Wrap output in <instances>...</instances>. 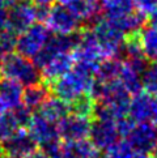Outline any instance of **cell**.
I'll return each mask as SVG.
<instances>
[{"mask_svg":"<svg viewBox=\"0 0 157 158\" xmlns=\"http://www.w3.org/2000/svg\"><path fill=\"white\" fill-rule=\"evenodd\" d=\"M93 82V75L74 67L68 73H66L47 85L50 88V92L54 94V97L70 103L80 95L91 93Z\"/></svg>","mask_w":157,"mask_h":158,"instance_id":"1","label":"cell"},{"mask_svg":"<svg viewBox=\"0 0 157 158\" xmlns=\"http://www.w3.org/2000/svg\"><path fill=\"white\" fill-rule=\"evenodd\" d=\"M0 76L26 86L42 80L41 72L34 61L19 52L9 54L0 61Z\"/></svg>","mask_w":157,"mask_h":158,"instance_id":"2","label":"cell"},{"mask_svg":"<svg viewBox=\"0 0 157 158\" xmlns=\"http://www.w3.org/2000/svg\"><path fill=\"white\" fill-rule=\"evenodd\" d=\"M105 59H121L125 34L108 19H100L92 27Z\"/></svg>","mask_w":157,"mask_h":158,"instance_id":"3","label":"cell"},{"mask_svg":"<svg viewBox=\"0 0 157 158\" xmlns=\"http://www.w3.org/2000/svg\"><path fill=\"white\" fill-rule=\"evenodd\" d=\"M51 34L53 33L45 24L36 22L34 25H32L25 31L19 34L17 41H16V50L20 55L32 59L43 48Z\"/></svg>","mask_w":157,"mask_h":158,"instance_id":"4","label":"cell"},{"mask_svg":"<svg viewBox=\"0 0 157 158\" xmlns=\"http://www.w3.org/2000/svg\"><path fill=\"white\" fill-rule=\"evenodd\" d=\"M43 22L53 34L60 35L75 34L80 29L85 27L80 19H77L74 13L60 4L49 7L47 16Z\"/></svg>","mask_w":157,"mask_h":158,"instance_id":"5","label":"cell"},{"mask_svg":"<svg viewBox=\"0 0 157 158\" xmlns=\"http://www.w3.org/2000/svg\"><path fill=\"white\" fill-rule=\"evenodd\" d=\"M127 143L136 154H149L157 146V126L151 122L138 123L128 133Z\"/></svg>","mask_w":157,"mask_h":158,"instance_id":"6","label":"cell"},{"mask_svg":"<svg viewBox=\"0 0 157 158\" xmlns=\"http://www.w3.org/2000/svg\"><path fill=\"white\" fill-rule=\"evenodd\" d=\"M36 21H38L37 5L30 0H19L9 8V30L16 35L34 25Z\"/></svg>","mask_w":157,"mask_h":158,"instance_id":"7","label":"cell"},{"mask_svg":"<svg viewBox=\"0 0 157 158\" xmlns=\"http://www.w3.org/2000/svg\"><path fill=\"white\" fill-rule=\"evenodd\" d=\"M57 126H58L59 137L63 139L64 141L87 140V137L89 136V132H91L92 119L70 112Z\"/></svg>","mask_w":157,"mask_h":158,"instance_id":"8","label":"cell"},{"mask_svg":"<svg viewBox=\"0 0 157 158\" xmlns=\"http://www.w3.org/2000/svg\"><path fill=\"white\" fill-rule=\"evenodd\" d=\"M58 4L80 19L85 27H92L102 15L101 0H58Z\"/></svg>","mask_w":157,"mask_h":158,"instance_id":"9","label":"cell"},{"mask_svg":"<svg viewBox=\"0 0 157 158\" xmlns=\"http://www.w3.org/2000/svg\"><path fill=\"white\" fill-rule=\"evenodd\" d=\"M92 145L100 150H106L115 143L119 141V132L117 129V124L113 120H100L93 119L89 132Z\"/></svg>","mask_w":157,"mask_h":158,"instance_id":"10","label":"cell"},{"mask_svg":"<svg viewBox=\"0 0 157 158\" xmlns=\"http://www.w3.org/2000/svg\"><path fill=\"white\" fill-rule=\"evenodd\" d=\"M28 132L37 145H41V148L60 140L57 123L47 120L38 112L33 114L29 126H28Z\"/></svg>","mask_w":157,"mask_h":158,"instance_id":"11","label":"cell"},{"mask_svg":"<svg viewBox=\"0 0 157 158\" xmlns=\"http://www.w3.org/2000/svg\"><path fill=\"white\" fill-rule=\"evenodd\" d=\"M36 150V141L25 129H20L3 143V152L8 158H29Z\"/></svg>","mask_w":157,"mask_h":158,"instance_id":"12","label":"cell"},{"mask_svg":"<svg viewBox=\"0 0 157 158\" xmlns=\"http://www.w3.org/2000/svg\"><path fill=\"white\" fill-rule=\"evenodd\" d=\"M74 65H75L74 54L64 52L51 58L39 69V72H41V77L43 78V82L50 84L63 75H66V73H68L74 68Z\"/></svg>","mask_w":157,"mask_h":158,"instance_id":"13","label":"cell"},{"mask_svg":"<svg viewBox=\"0 0 157 158\" xmlns=\"http://www.w3.org/2000/svg\"><path fill=\"white\" fill-rule=\"evenodd\" d=\"M22 85L19 82L2 78L0 80V114L13 111L22 105Z\"/></svg>","mask_w":157,"mask_h":158,"instance_id":"14","label":"cell"},{"mask_svg":"<svg viewBox=\"0 0 157 158\" xmlns=\"http://www.w3.org/2000/svg\"><path fill=\"white\" fill-rule=\"evenodd\" d=\"M152 115V95L147 92L135 94L128 105V116L135 123L151 122Z\"/></svg>","mask_w":157,"mask_h":158,"instance_id":"15","label":"cell"},{"mask_svg":"<svg viewBox=\"0 0 157 158\" xmlns=\"http://www.w3.org/2000/svg\"><path fill=\"white\" fill-rule=\"evenodd\" d=\"M51 97V92L46 82H37L33 85H28L22 93V106L28 110L38 111L46 101Z\"/></svg>","mask_w":157,"mask_h":158,"instance_id":"16","label":"cell"},{"mask_svg":"<svg viewBox=\"0 0 157 158\" xmlns=\"http://www.w3.org/2000/svg\"><path fill=\"white\" fill-rule=\"evenodd\" d=\"M97 152L88 140L64 141L60 146L59 158H92Z\"/></svg>","mask_w":157,"mask_h":158,"instance_id":"17","label":"cell"},{"mask_svg":"<svg viewBox=\"0 0 157 158\" xmlns=\"http://www.w3.org/2000/svg\"><path fill=\"white\" fill-rule=\"evenodd\" d=\"M36 112L41 114L47 120L58 124L63 118L70 114V105L57 97H50Z\"/></svg>","mask_w":157,"mask_h":158,"instance_id":"18","label":"cell"},{"mask_svg":"<svg viewBox=\"0 0 157 158\" xmlns=\"http://www.w3.org/2000/svg\"><path fill=\"white\" fill-rule=\"evenodd\" d=\"M108 20L113 22L125 35L142 30L145 26V24H147V16H144L143 13L138 12V10H134V12L119 19H108Z\"/></svg>","mask_w":157,"mask_h":158,"instance_id":"19","label":"cell"},{"mask_svg":"<svg viewBox=\"0 0 157 158\" xmlns=\"http://www.w3.org/2000/svg\"><path fill=\"white\" fill-rule=\"evenodd\" d=\"M101 9L106 19H119L135 10L134 0H101Z\"/></svg>","mask_w":157,"mask_h":158,"instance_id":"20","label":"cell"},{"mask_svg":"<svg viewBox=\"0 0 157 158\" xmlns=\"http://www.w3.org/2000/svg\"><path fill=\"white\" fill-rule=\"evenodd\" d=\"M119 82L123 85L128 93L131 95H135L138 93L142 92V73H139L138 71H135L134 68H131L127 63L123 61V67L119 75Z\"/></svg>","mask_w":157,"mask_h":158,"instance_id":"21","label":"cell"},{"mask_svg":"<svg viewBox=\"0 0 157 158\" xmlns=\"http://www.w3.org/2000/svg\"><path fill=\"white\" fill-rule=\"evenodd\" d=\"M122 67H123V61L121 59H105L100 64L94 78L97 81H102V82L115 81L119 78Z\"/></svg>","mask_w":157,"mask_h":158,"instance_id":"22","label":"cell"},{"mask_svg":"<svg viewBox=\"0 0 157 158\" xmlns=\"http://www.w3.org/2000/svg\"><path fill=\"white\" fill-rule=\"evenodd\" d=\"M68 105H70V112L71 114L93 119L97 102H96V99L92 97L91 93H87V94H83V95H80V97H77L76 99H74Z\"/></svg>","mask_w":157,"mask_h":158,"instance_id":"23","label":"cell"},{"mask_svg":"<svg viewBox=\"0 0 157 158\" xmlns=\"http://www.w3.org/2000/svg\"><path fill=\"white\" fill-rule=\"evenodd\" d=\"M140 39L144 56L148 61H157V27L144 26L140 30Z\"/></svg>","mask_w":157,"mask_h":158,"instance_id":"24","label":"cell"},{"mask_svg":"<svg viewBox=\"0 0 157 158\" xmlns=\"http://www.w3.org/2000/svg\"><path fill=\"white\" fill-rule=\"evenodd\" d=\"M20 129L22 128L20 127L13 111L0 114V143H5Z\"/></svg>","mask_w":157,"mask_h":158,"instance_id":"25","label":"cell"},{"mask_svg":"<svg viewBox=\"0 0 157 158\" xmlns=\"http://www.w3.org/2000/svg\"><path fill=\"white\" fill-rule=\"evenodd\" d=\"M142 86L148 94L157 95V61H151L142 73Z\"/></svg>","mask_w":157,"mask_h":158,"instance_id":"26","label":"cell"},{"mask_svg":"<svg viewBox=\"0 0 157 158\" xmlns=\"http://www.w3.org/2000/svg\"><path fill=\"white\" fill-rule=\"evenodd\" d=\"M136 152L127 141H118L113 146L105 150L104 158H136Z\"/></svg>","mask_w":157,"mask_h":158,"instance_id":"27","label":"cell"},{"mask_svg":"<svg viewBox=\"0 0 157 158\" xmlns=\"http://www.w3.org/2000/svg\"><path fill=\"white\" fill-rule=\"evenodd\" d=\"M16 41H17V35L11 30L0 33V61L7 55L13 52L16 48Z\"/></svg>","mask_w":157,"mask_h":158,"instance_id":"28","label":"cell"},{"mask_svg":"<svg viewBox=\"0 0 157 158\" xmlns=\"http://www.w3.org/2000/svg\"><path fill=\"white\" fill-rule=\"evenodd\" d=\"M138 12L148 16L153 9L157 8V0H134Z\"/></svg>","mask_w":157,"mask_h":158,"instance_id":"29","label":"cell"},{"mask_svg":"<svg viewBox=\"0 0 157 158\" xmlns=\"http://www.w3.org/2000/svg\"><path fill=\"white\" fill-rule=\"evenodd\" d=\"M9 30V10L0 7V33Z\"/></svg>","mask_w":157,"mask_h":158,"instance_id":"30","label":"cell"},{"mask_svg":"<svg viewBox=\"0 0 157 158\" xmlns=\"http://www.w3.org/2000/svg\"><path fill=\"white\" fill-rule=\"evenodd\" d=\"M151 123L157 126V95H152V115H151Z\"/></svg>","mask_w":157,"mask_h":158,"instance_id":"31","label":"cell"},{"mask_svg":"<svg viewBox=\"0 0 157 158\" xmlns=\"http://www.w3.org/2000/svg\"><path fill=\"white\" fill-rule=\"evenodd\" d=\"M147 22L149 24V26L157 27V8L153 9L148 16H147Z\"/></svg>","mask_w":157,"mask_h":158,"instance_id":"32","label":"cell"},{"mask_svg":"<svg viewBox=\"0 0 157 158\" xmlns=\"http://www.w3.org/2000/svg\"><path fill=\"white\" fill-rule=\"evenodd\" d=\"M30 2L37 7H49L53 4L54 0H30Z\"/></svg>","mask_w":157,"mask_h":158,"instance_id":"33","label":"cell"},{"mask_svg":"<svg viewBox=\"0 0 157 158\" xmlns=\"http://www.w3.org/2000/svg\"><path fill=\"white\" fill-rule=\"evenodd\" d=\"M29 158H50V157H49L46 153H45V152H43L42 149H39V150L37 149V150H36L34 153H33Z\"/></svg>","mask_w":157,"mask_h":158,"instance_id":"34","label":"cell"},{"mask_svg":"<svg viewBox=\"0 0 157 158\" xmlns=\"http://www.w3.org/2000/svg\"><path fill=\"white\" fill-rule=\"evenodd\" d=\"M19 0H0V7H4V8H11L12 5H15Z\"/></svg>","mask_w":157,"mask_h":158,"instance_id":"35","label":"cell"},{"mask_svg":"<svg viewBox=\"0 0 157 158\" xmlns=\"http://www.w3.org/2000/svg\"><path fill=\"white\" fill-rule=\"evenodd\" d=\"M151 158H157V146L155 148V150L152 152V157H151Z\"/></svg>","mask_w":157,"mask_h":158,"instance_id":"36","label":"cell"},{"mask_svg":"<svg viewBox=\"0 0 157 158\" xmlns=\"http://www.w3.org/2000/svg\"><path fill=\"white\" fill-rule=\"evenodd\" d=\"M136 158H151V156H148V154H138Z\"/></svg>","mask_w":157,"mask_h":158,"instance_id":"37","label":"cell"},{"mask_svg":"<svg viewBox=\"0 0 157 158\" xmlns=\"http://www.w3.org/2000/svg\"><path fill=\"white\" fill-rule=\"evenodd\" d=\"M92 158H104V157H102V156H100V153H98V152H97V153H96V154H94V156H93Z\"/></svg>","mask_w":157,"mask_h":158,"instance_id":"38","label":"cell"},{"mask_svg":"<svg viewBox=\"0 0 157 158\" xmlns=\"http://www.w3.org/2000/svg\"><path fill=\"white\" fill-rule=\"evenodd\" d=\"M3 153H4V152H3V145H2V144H0V156H2Z\"/></svg>","mask_w":157,"mask_h":158,"instance_id":"39","label":"cell"},{"mask_svg":"<svg viewBox=\"0 0 157 158\" xmlns=\"http://www.w3.org/2000/svg\"><path fill=\"white\" fill-rule=\"evenodd\" d=\"M0 158H8V157L5 156V154H2V156H0Z\"/></svg>","mask_w":157,"mask_h":158,"instance_id":"40","label":"cell"}]
</instances>
